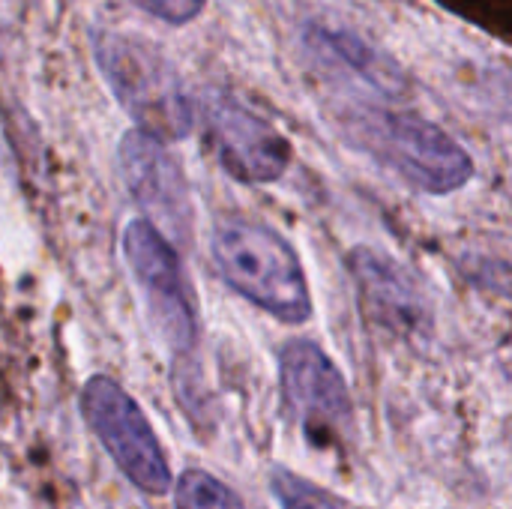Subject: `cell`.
Returning a JSON list of instances; mask_svg holds the SVG:
<instances>
[{"label": "cell", "mask_w": 512, "mask_h": 509, "mask_svg": "<svg viewBox=\"0 0 512 509\" xmlns=\"http://www.w3.org/2000/svg\"><path fill=\"white\" fill-rule=\"evenodd\" d=\"M219 276L252 306L285 324L312 315V294L294 246L273 228L249 219H222L210 237Z\"/></svg>", "instance_id": "6da1fadb"}, {"label": "cell", "mask_w": 512, "mask_h": 509, "mask_svg": "<svg viewBox=\"0 0 512 509\" xmlns=\"http://www.w3.org/2000/svg\"><path fill=\"white\" fill-rule=\"evenodd\" d=\"M93 57L111 93L117 96L123 111L138 123V129L162 141H177L189 135V96L156 45L135 33L96 30Z\"/></svg>", "instance_id": "7a4b0ae2"}, {"label": "cell", "mask_w": 512, "mask_h": 509, "mask_svg": "<svg viewBox=\"0 0 512 509\" xmlns=\"http://www.w3.org/2000/svg\"><path fill=\"white\" fill-rule=\"evenodd\" d=\"M351 123L360 141L405 183L429 195H450L471 183V153L441 126L405 111L369 108Z\"/></svg>", "instance_id": "3957f363"}, {"label": "cell", "mask_w": 512, "mask_h": 509, "mask_svg": "<svg viewBox=\"0 0 512 509\" xmlns=\"http://www.w3.org/2000/svg\"><path fill=\"white\" fill-rule=\"evenodd\" d=\"M81 414L126 480L159 498L171 489L168 459L138 402L108 375H93L81 390Z\"/></svg>", "instance_id": "277c9868"}, {"label": "cell", "mask_w": 512, "mask_h": 509, "mask_svg": "<svg viewBox=\"0 0 512 509\" xmlns=\"http://www.w3.org/2000/svg\"><path fill=\"white\" fill-rule=\"evenodd\" d=\"M123 258L144 291L153 324L174 354H189L198 339L192 285L171 240L147 216L123 231Z\"/></svg>", "instance_id": "5b68a950"}, {"label": "cell", "mask_w": 512, "mask_h": 509, "mask_svg": "<svg viewBox=\"0 0 512 509\" xmlns=\"http://www.w3.org/2000/svg\"><path fill=\"white\" fill-rule=\"evenodd\" d=\"M204 126L216 159L240 183H273L291 165L285 135L225 93L204 99Z\"/></svg>", "instance_id": "8992f818"}, {"label": "cell", "mask_w": 512, "mask_h": 509, "mask_svg": "<svg viewBox=\"0 0 512 509\" xmlns=\"http://www.w3.org/2000/svg\"><path fill=\"white\" fill-rule=\"evenodd\" d=\"M117 168L123 186L129 189L132 201L144 210V216L156 225H168L174 234H186L192 219L189 207V186L177 165V159L165 150L162 138L132 129L123 135L117 147Z\"/></svg>", "instance_id": "52a82bcc"}, {"label": "cell", "mask_w": 512, "mask_h": 509, "mask_svg": "<svg viewBox=\"0 0 512 509\" xmlns=\"http://www.w3.org/2000/svg\"><path fill=\"white\" fill-rule=\"evenodd\" d=\"M282 396L306 435L339 432L351 423V396L336 363L306 339L288 342L279 354Z\"/></svg>", "instance_id": "ba28073f"}, {"label": "cell", "mask_w": 512, "mask_h": 509, "mask_svg": "<svg viewBox=\"0 0 512 509\" xmlns=\"http://www.w3.org/2000/svg\"><path fill=\"white\" fill-rule=\"evenodd\" d=\"M351 273L363 294L369 315L402 336H423L432 327V309L417 285V279L393 258L375 249H354Z\"/></svg>", "instance_id": "9c48e42d"}, {"label": "cell", "mask_w": 512, "mask_h": 509, "mask_svg": "<svg viewBox=\"0 0 512 509\" xmlns=\"http://www.w3.org/2000/svg\"><path fill=\"white\" fill-rule=\"evenodd\" d=\"M306 45L321 63H327L336 72H348L351 78L369 84L381 96H399L405 90V75L399 72V66L351 30L309 24Z\"/></svg>", "instance_id": "30bf717a"}, {"label": "cell", "mask_w": 512, "mask_h": 509, "mask_svg": "<svg viewBox=\"0 0 512 509\" xmlns=\"http://www.w3.org/2000/svg\"><path fill=\"white\" fill-rule=\"evenodd\" d=\"M177 509H246L243 501L213 474L189 468L177 480V495H174Z\"/></svg>", "instance_id": "8fae6325"}, {"label": "cell", "mask_w": 512, "mask_h": 509, "mask_svg": "<svg viewBox=\"0 0 512 509\" xmlns=\"http://www.w3.org/2000/svg\"><path fill=\"white\" fill-rule=\"evenodd\" d=\"M273 495L279 498L282 509H339L333 498H327V492H321L318 486L294 477L285 468H276L270 477Z\"/></svg>", "instance_id": "7c38bea8"}, {"label": "cell", "mask_w": 512, "mask_h": 509, "mask_svg": "<svg viewBox=\"0 0 512 509\" xmlns=\"http://www.w3.org/2000/svg\"><path fill=\"white\" fill-rule=\"evenodd\" d=\"M132 3L168 24H189L207 6V0H132Z\"/></svg>", "instance_id": "4fadbf2b"}]
</instances>
